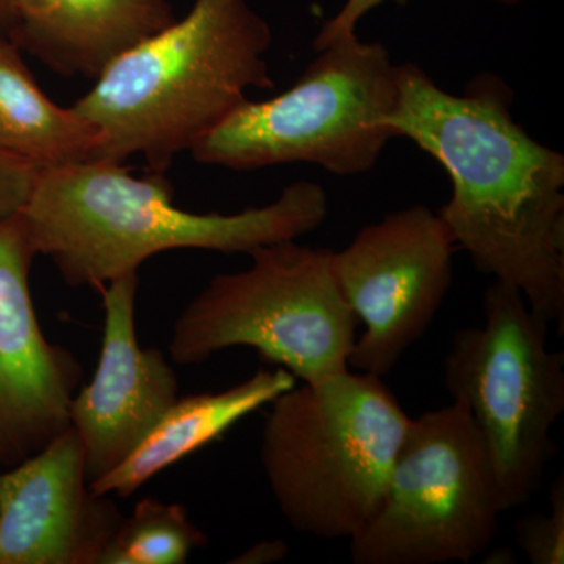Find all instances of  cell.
<instances>
[{"instance_id":"1","label":"cell","mask_w":564,"mask_h":564,"mask_svg":"<svg viewBox=\"0 0 564 564\" xmlns=\"http://www.w3.org/2000/svg\"><path fill=\"white\" fill-rule=\"evenodd\" d=\"M513 93L484 74L463 95L414 63L397 66L386 126L429 152L452 180L437 212L478 272L513 285L534 313L564 322V155L527 133Z\"/></svg>"},{"instance_id":"2","label":"cell","mask_w":564,"mask_h":564,"mask_svg":"<svg viewBox=\"0 0 564 564\" xmlns=\"http://www.w3.org/2000/svg\"><path fill=\"white\" fill-rule=\"evenodd\" d=\"M173 198L165 173L137 177L122 163L90 161L39 172L20 215L36 252L66 284L98 291L163 251L250 254L315 231L328 215L322 185L307 181L231 215L193 214Z\"/></svg>"},{"instance_id":"3","label":"cell","mask_w":564,"mask_h":564,"mask_svg":"<svg viewBox=\"0 0 564 564\" xmlns=\"http://www.w3.org/2000/svg\"><path fill=\"white\" fill-rule=\"evenodd\" d=\"M269 22L247 0H195L182 20L117 58L73 109L96 131L93 161L147 159L166 173L250 88L272 90Z\"/></svg>"},{"instance_id":"4","label":"cell","mask_w":564,"mask_h":564,"mask_svg":"<svg viewBox=\"0 0 564 564\" xmlns=\"http://www.w3.org/2000/svg\"><path fill=\"white\" fill-rule=\"evenodd\" d=\"M270 404L261 463L281 514L296 532L351 540L383 500L410 415L383 378L350 369Z\"/></svg>"},{"instance_id":"5","label":"cell","mask_w":564,"mask_h":564,"mask_svg":"<svg viewBox=\"0 0 564 564\" xmlns=\"http://www.w3.org/2000/svg\"><path fill=\"white\" fill-rule=\"evenodd\" d=\"M251 265L212 278L173 325V361L202 364L248 347L315 383L350 369L356 315L334 270V251L296 240L250 252Z\"/></svg>"},{"instance_id":"6","label":"cell","mask_w":564,"mask_h":564,"mask_svg":"<svg viewBox=\"0 0 564 564\" xmlns=\"http://www.w3.org/2000/svg\"><path fill=\"white\" fill-rule=\"evenodd\" d=\"M395 102L388 47L355 35L318 51L288 91L245 99L191 152L203 165L236 172L304 162L356 176L370 172L393 139L386 118Z\"/></svg>"},{"instance_id":"7","label":"cell","mask_w":564,"mask_h":564,"mask_svg":"<svg viewBox=\"0 0 564 564\" xmlns=\"http://www.w3.org/2000/svg\"><path fill=\"white\" fill-rule=\"evenodd\" d=\"M485 323L459 329L444 386L462 400L491 455L503 513L532 499L555 454L564 411V356L549 350V323L505 282L489 285Z\"/></svg>"},{"instance_id":"8","label":"cell","mask_w":564,"mask_h":564,"mask_svg":"<svg viewBox=\"0 0 564 564\" xmlns=\"http://www.w3.org/2000/svg\"><path fill=\"white\" fill-rule=\"evenodd\" d=\"M503 513L491 455L462 400L411 419L383 500L350 540L356 564L470 563Z\"/></svg>"},{"instance_id":"9","label":"cell","mask_w":564,"mask_h":564,"mask_svg":"<svg viewBox=\"0 0 564 564\" xmlns=\"http://www.w3.org/2000/svg\"><path fill=\"white\" fill-rule=\"evenodd\" d=\"M455 240L430 207L415 204L366 226L334 270L364 333L348 366L384 378L426 333L454 281Z\"/></svg>"},{"instance_id":"10","label":"cell","mask_w":564,"mask_h":564,"mask_svg":"<svg viewBox=\"0 0 564 564\" xmlns=\"http://www.w3.org/2000/svg\"><path fill=\"white\" fill-rule=\"evenodd\" d=\"M33 247L21 215L0 217V467L29 458L69 426L82 366L52 344L31 291Z\"/></svg>"},{"instance_id":"11","label":"cell","mask_w":564,"mask_h":564,"mask_svg":"<svg viewBox=\"0 0 564 564\" xmlns=\"http://www.w3.org/2000/svg\"><path fill=\"white\" fill-rule=\"evenodd\" d=\"M139 273L99 289L102 296L101 351L95 377L74 393L69 426L85 451L88 484L124 463L180 399V380L159 348H143L137 337Z\"/></svg>"},{"instance_id":"12","label":"cell","mask_w":564,"mask_h":564,"mask_svg":"<svg viewBox=\"0 0 564 564\" xmlns=\"http://www.w3.org/2000/svg\"><path fill=\"white\" fill-rule=\"evenodd\" d=\"M122 518L110 496L91 491L68 426L0 473V564H99Z\"/></svg>"},{"instance_id":"13","label":"cell","mask_w":564,"mask_h":564,"mask_svg":"<svg viewBox=\"0 0 564 564\" xmlns=\"http://www.w3.org/2000/svg\"><path fill=\"white\" fill-rule=\"evenodd\" d=\"M176 20L169 0H14L9 39L62 76L96 80Z\"/></svg>"},{"instance_id":"14","label":"cell","mask_w":564,"mask_h":564,"mask_svg":"<svg viewBox=\"0 0 564 564\" xmlns=\"http://www.w3.org/2000/svg\"><path fill=\"white\" fill-rule=\"evenodd\" d=\"M293 386L295 377L281 367L259 370L226 391L180 397L124 463L90 485L91 491L120 499L131 497L166 467L214 443Z\"/></svg>"},{"instance_id":"15","label":"cell","mask_w":564,"mask_h":564,"mask_svg":"<svg viewBox=\"0 0 564 564\" xmlns=\"http://www.w3.org/2000/svg\"><path fill=\"white\" fill-rule=\"evenodd\" d=\"M95 150L90 122L51 101L20 47L0 33V152L43 172L90 162Z\"/></svg>"},{"instance_id":"16","label":"cell","mask_w":564,"mask_h":564,"mask_svg":"<svg viewBox=\"0 0 564 564\" xmlns=\"http://www.w3.org/2000/svg\"><path fill=\"white\" fill-rule=\"evenodd\" d=\"M206 544V533L193 524L184 505L144 497L122 518L99 564H184Z\"/></svg>"},{"instance_id":"17","label":"cell","mask_w":564,"mask_h":564,"mask_svg":"<svg viewBox=\"0 0 564 564\" xmlns=\"http://www.w3.org/2000/svg\"><path fill=\"white\" fill-rule=\"evenodd\" d=\"M551 513H534L519 519L518 543L533 564L564 563L563 477L551 489Z\"/></svg>"},{"instance_id":"18","label":"cell","mask_w":564,"mask_h":564,"mask_svg":"<svg viewBox=\"0 0 564 564\" xmlns=\"http://www.w3.org/2000/svg\"><path fill=\"white\" fill-rule=\"evenodd\" d=\"M39 170L0 152V217L20 214L31 198Z\"/></svg>"},{"instance_id":"19","label":"cell","mask_w":564,"mask_h":564,"mask_svg":"<svg viewBox=\"0 0 564 564\" xmlns=\"http://www.w3.org/2000/svg\"><path fill=\"white\" fill-rule=\"evenodd\" d=\"M386 0H347L343 10L323 25L315 36L313 46L315 51L325 50L337 41L348 40L356 35V25L367 11L381 6Z\"/></svg>"},{"instance_id":"20","label":"cell","mask_w":564,"mask_h":564,"mask_svg":"<svg viewBox=\"0 0 564 564\" xmlns=\"http://www.w3.org/2000/svg\"><path fill=\"white\" fill-rule=\"evenodd\" d=\"M288 555V544L284 541H267V543L256 544L250 551L245 552L240 560H234V563H269L282 560Z\"/></svg>"},{"instance_id":"21","label":"cell","mask_w":564,"mask_h":564,"mask_svg":"<svg viewBox=\"0 0 564 564\" xmlns=\"http://www.w3.org/2000/svg\"><path fill=\"white\" fill-rule=\"evenodd\" d=\"M14 21V0H0V33L9 36Z\"/></svg>"},{"instance_id":"22","label":"cell","mask_w":564,"mask_h":564,"mask_svg":"<svg viewBox=\"0 0 564 564\" xmlns=\"http://www.w3.org/2000/svg\"><path fill=\"white\" fill-rule=\"evenodd\" d=\"M497 2L505 3V6H516V3L522 2V0H497Z\"/></svg>"}]
</instances>
